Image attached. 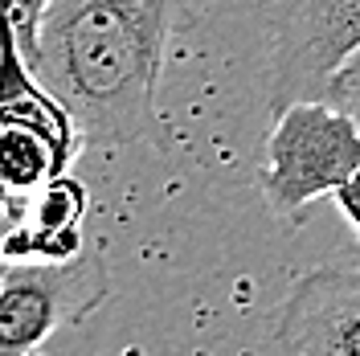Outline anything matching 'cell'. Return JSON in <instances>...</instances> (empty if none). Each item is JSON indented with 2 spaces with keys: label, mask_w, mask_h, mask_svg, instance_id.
<instances>
[{
  "label": "cell",
  "mask_w": 360,
  "mask_h": 356,
  "mask_svg": "<svg viewBox=\"0 0 360 356\" xmlns=\"http://www.w3.org/2000/svg\"><path fill=\"white\" fill-rule=\"evenodd\" d=\"M332 197H336L340 217L352 225V250L360 254V168H356V172H352L348 180H344V184H340Z\"/></svg>",
  "instance_id": "11"
},
{
  "label": "cell",
  "mask_w": 360,
  "mask_h": 356,
  "mask_svg": "<svg viewBox=\"0 0 360 356\" xmlns=\"http://www.w3.org/2000/svg\"><path fill=\"white\" fill-rule=\"evenodd\" d=\"M360 49V0H283L274 17L266 103L278 115L323 90Z\"/></svg>",
  "instance_id": "4"
},
{
  "label": "cell",
  "mask_w": 360,
  "mask_h": 356,
  "mask_svg": "<svg viewBox=\"0 0 360 356\" xmlns=\"http://www.w3.org/2000/svg\"><path fill=\"white\" fill-rule=\"evenodd\" d=\"M323 98L340 103V107L360 123V49L336 70V74H332V82H328V90H323Z\"/></svg>",
  "instance_id": "10"
},
{
  "label": "cell",
  "mask_w": 360,
  "mask_h": 356,
  "mask_svg": "<svg viewBox=\"0 0 360 356\" xmlns=\"http://www.w3.org/2000/svg\"><path fill=\"white\" fill-rule=\"evenodd\" d=\"M111 299L103 242L70 262H4L0 279V356H33L62 328L82 324Z\"/></svg>",
  "instance_id": "3"
},
{
  "label": "cell",
  "mask_w": 360,
  "mask_h": 356,
  "mask_svg": "<svg viewBox=\"0 0 360 356\" xmlns=\"http://www.w3.org/2000/svg\"><path fill=\"white\" fill-rule=\"evenodd\" d=\"M90 209V193L82 180L66 177L49 180L45 189H37L29 197V225H41V229H82Z\"/></svg>",
  "instance_id": "8"
},
{
  "label": "cell",
  "mask_w": 360,
  "mask_h": 356,
  "mask_svg": "<svg viewBox=\"0 0 360 356\" xmlns=\"http://www.w3.org/2000/svg\"><path fill=\"white\" fill-rule=\"evenodd\" d=\"M274 356H360V270L311 267L270 315Z\"/></svg>",
  "instance_id": "5"
},
{
  "label": "cell",
  "mask_w": 360,
  "mask_h": 356,
  "mask_svg": "<svg viewBox=\"0 0 360 356\" xmlns=\"http://www.w3.org/2000/svg\"><path fill=\"white\" fill-rule=\"evenodd\" d=\"M82 229H41V225H17L4 238V262H70L86 250Z\"/></svg>",
  "instance_id": "7"
},
{
  "label": "cell",
  "mask_w": 360,
  "mask_h": 356,
  "mask_svg": "<svg viewBox=\"0 0 360 356\" xmlns=\"http://www.w3.org/2000/svg\"><path fill=\"white\" fill-rule=\"evenodd\" d=\"M70 160L45 139L41 132L25 127V123H4L0 132V172H4V184L13 193H37L49 180L66 177Z\"/></svg>",
  "instance_id": "6"
},
{
  "label": "cell",
  "mask_w": 360,
  "mask_h": 356,
  "mask_svg": "<svg viewBox=\"0 0 360 356\" xmlns=\"http://www.w3.org/2000/svg\"><path fill=\"white\" fill-rule=\"evenodd\" d=\"M360 168V123L332 98H299L274 115L258 193L283 222H303L307 205L336 193Z\"/></svg>",
  "instance_id": "2"
},
{
  "label": "cell",
  "mask_w": 360,
  "mask_h": 356,
  "mask_svg": "<svg viewBox=\"0 0 360 356\" xmlns=\"http://www.w3.org/2000/svg\"><path fill=\"white\" fill-rule=\"evenodd\" d=\"M176 0H53L33 82L78 123L86 148H131L160 135L156 87Z\"/></svg>",
  "instance_id": "1"
},
{
  "label": "cell",
  "mask_w": 360,
  "mask_h": 356,
  "mask_svg": "<svg viewBox=\"0 0 360 356\" xmlns=\"http://www.w3.org/2000/svg\"><path fill=\"white\" fill-rule=\"evenodd\" d=\"M53 0H8V29H13V53L21 58L25 70L37 62V45H41V29L49 17Z\"/></svg>",
  "instance_id": "9"
}]
</instances>
